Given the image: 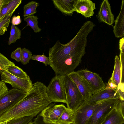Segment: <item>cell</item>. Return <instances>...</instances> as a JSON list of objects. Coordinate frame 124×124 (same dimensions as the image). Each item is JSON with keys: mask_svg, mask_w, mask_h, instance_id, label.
Returning <instances> with one entry per match:
<instances>
[{"mask_svg": "<svg viewBox=\"0 0 124 124\" xmlns=\"http://www.w3.org/2000/svg\"><path fill=\"white\" fill-rule=\"evenodd\" d=\"M92 31L83 24L75 37L66 44L57 41L49 52V65L56 75H68L74 71L85 54L87 36Z\"/></svg>", "mask_w": 124, "mask_h": 124, "instance_id": "1", "label": "cell"}, {"mask_svg": "<svg viewBox=\"0 0 124 124\" xmlns=\"http://www.w3.org/2000/svg\"><path fill=\"white\" fill-rule=\"evenodd\" d=\"M28 95L0 116V122L29 116L34 117L52 102L49 99L43 83L37 81Z\"/></svg>", "mask_w": 124, "mask_h": 124, "instance_id": "2", "label": "cell"}, {"mask_svg": "<svg viewBox=\"0 0 124 124\" xmlns=\"http://www.w3.org/2000/svg\"><path fill=\"white\" fill-rule=\"evenodd\" d=\"M61 76L65 93L67 108L74 111L84 101L76 86L68 75Z\"/></svg>", "mask_w": 124, "mask_h": 124, "instance_id": "3", "label": "cell"}, {"mask_svg": "<svg viewBox=\"0 0 124 124\" xmlns=\"http://www.w3.org/2000/svg\"><path fill=\"white\" fill-rule=\"evenodd\" d=\"M120 99H110L101 101L94 110L86 124H101L116 106Z\"/></svg>", "mask_w": 124, "mask_h": 124, "instance_id": "4", "label": "cell"}, {"mask_svg": "<svg viewBox=\"0 0 124 124\" xmlns=\"http://www.w3.org/2000/svg\"><path fill=\"white\" fill-rule=\"evenodd\" d=\"M46 91L50 101L53 102H62L66 104L64 87L61 76L56 75L51 79Z\"/></svg>", "mask_w": 124, "mask_h": 124, "instance_id": "5", "label": "cell"}, {"mask_svg": "<svg viewBox=\"0 0 124 124\" xmlns=\"http://www.w3.org/2000/svg\"><path fill=\"white\" fill-rule=\"evenodd\" d=\"M28 93L16 88L8 90L0 98V116L19 102Z\"/></svg>", "mask_w": 124, "mask_h": 124, "instance_id": "6", "label": "cell"}, {"mask_svg": "<svg viewBox=\"0 0 124 124\" xmlns=\"http://www.w3.org/2000/svg\"><path fill=\"white\" fill-rule=\"evenodd\" d=\"M1 81L10 84L12 88H16L28 93L32 89L33 84L29 76L26 79L21 78L11 74L5 70H0Z\"/></svg>", "mask_w": 124, "mask_h": 124, "instance_id": "7", "label": "cell"}, {"mask_svg": "<svg viewBox=\"0 0 124 124\" xmlns=\"http://www.w3.org/2000/svg\"><path fill=\"white\" fill-rule=\"evenodd\" d=\"M77 72L87 82L90 88L92 94L105 88L106 85L101 78L97 74L86 69L79 70Z\"/></svg>", "mask_w": 124, "mask_h": 124, "instance_id": "8", "label": "cell"}, {"mask_svg": "<svg viewBox=\"0 0 124 124\" xmlns=\"http://www.w3.org/2000/svg\"><path fill=\"white\" fill-rule=\"evenodd\" d=\"M101 102L92 105L84 101L77 109L74 111V119L72 124H86L94 110Z\"/></svg>", "mask_w": 124, "mask_h": 124, "instance_id": "9", "label": "cell"}, {"mask_svg": "<svg viewBox=\"0 0 124 124\" xmlns=\"http://www.w3.org/2000/svg\"><path fill=\"white\" fill-rule=\"evenodd\" d=\"M66 107L63 104L56 105L51 103L40 113L45 122L56 124Z\"/></svg>", "mask_w": 124, "mask_h": 124, "instance_id": "10", "label": "cell"}, {"mask_svg": "<svg viewBox=\"0 0 124 124\" xmlns=\"http://www.w3.org/2000/svg\"><path fill=\"white\" fill-rule=\"evenodd\" d=\"M75 84L82 96L84 101L92 95L90 87L86 81L77 71H73L68 74Z\"/></svg>", "mask_w": 124, "mask_h": 124, "instance_id": "11", "label": "cell"}, {"mask_svg": "<svg viewBox=\"0 0 124 124\" xmlns=\"http://www.w3.org/2000/svg\"><path fill=\"white\" fill-rule=\"evenodd\" d=\"M114 98L119 99L117 91L105 88L92 94L84 101L90 105H93L107 99Z\"/></svg>", "mask_w": 124, "mask_h": 124, "instance_id": "12", "label": "cell"}, {"mask_svg": "<svg viewBox=\"0 0 124 124\" xmlns=\"http://www.w3.org/2000/svg\"><path fill=\"white\" fill-rule=\"evenodd\" d=\"M96 16L100 22H104L109 25H112L114 23V15L112 12L108 0H104L103 1Z\"/></svg>", "mask_w": 124, "mask_h": 124, "instance_id": "13", "label": "cell"}, {"mask_svg": "<svg viewBox=\"0 0 124 124\" xmlns=\"http://www.w3.org/2000/svg\"><path fill=\"white\" fill-rule=\"evenodd\" d=\"M96 8L95 3L89 0H76L74 11L86 18L90 17L94 14Z\"/></svg>", "mask_w": 124, "mask_h": 124, "instance_id": "14", "label": "cell"}, {"mask_svg": "<svg viewBox=\"0 0 124 124\" xmlns=\"http://www.w3.org/2000/svg\"><path fill=\"white\" fill-rule=\"evenodd\" d=\"M55 7L63 14L72 16L75 12L76 0H53Z\"/></svg>", "mask_w": 124, "mask_h": 124, "instance_id": "15", "label": "cell"}, {"mask_svg": "<svg viewBox=\"0 0 124 124\" xmlns=\"http://www.w3.org/2000/svg\"><path fill=\"white\" fill-rule=\"evenodd\" d=\"M119 101L116 107L107 116L101 124H124V113L120 108L119 105Z\"/></svg>", "mask_w": 124, "mask_h": 124, "instance_id": "16", "label": "cell"}, {"mask_svg": "<svg viewBox=\"0 0 124 124\" xmlns=\"http://www.w3.org/2000/svg\"><path fill=\"white\" fill-rule=\"evenodd\" d=\"M114 22L113 31L115 37L119 38L124 35V0L122 1L120 13Z\"/></svg>", "mask_w": 124, "mask_h": 124, "instance_id": "17", "label": "cell"}, {"mask_svg": "<svg viewBox=\"0 0 124 124\" xmlns=\"http://www.w3.org/2000/svg\"><path fill=\"white\" fill-rule=\"evenodd\" d=\"M22 0H10L3 7L0 15V22L7 15L14 10H16L21 3Z\"/></svg>", "mask_w": 124, "mask_h": 124, "instance_id": "18", "label": "cell"}, {"mask_svg": "<svg viewBox=\"0 0 124 124\" xmlns=\"http://www.w3.org/2000/svg\"><path fill=\"white\" fill-rule=\"evenodd\" d=\"M110 79L118 87L121 83L120 61L119 57L117 55L115 56L113 72Z\"/></svg>", "mask_w": 124, "mask_h": 124, "instance_id": "19", "label": "cell"}, {"mask_svg": "<svg viewBox=\"0 0 124 124\" xmlns=\"http://www.w3.org/2000/svg\"><path fill=\"white\" fill-rule=\"evenodd\" d=\"M74 115V111L66 107L58 119L56 124H72Z\"/></svg>", "mask_w": 124, "mask_h": 124, "instance_id": "20", "label": "cell"}, {"mask_svg": "<svg viewBox=\"0 0 124 124\" xmlns=\"http://www.w3.org/2000/svg\"><path fill=\"white\" fill-rule=\"evenodd\" d=\"M6 70L14 76L21 78L26 79L29 76L26 72L14 63L9 65Z\"/></svg>", "mask_w": 124, "mask_h": 124, "instance_id": "21", "label": "cell"}, {"mask_svg": "<svg viewBox=\"0 0 124 124\" xmlns=\"http://www.w3.org/2000/svg\"><path fill=\"white\" fill-rule=\"evenodd\" d=\"M38 19L37 16L34 15H30L24 18V20L27 23L26 26H30L35 33L39 32L42 30L38 26Z\"/></svg>", "mask_w": 124, "mask_h": 124, "instance_id": "22", "label": "cell"}, {"mask_svg": "<svg viewBox=\"0 0 124 124\" xmlns=\"http://www.w3.org/2000/svg\"><path fill=\"white\" fill-rule=\"evenodd\" d=\"M38 5V3L33 1L29 2L24 5L23 8V17L35 14L37 12L36 8Z\"/></svg>", "mask_w": 124, "mask_h": 124, "instance_id": "23", "label": "cell"}, {"mask_svg": "<svg viewBox=\"0 0 124 124\" xmlns=\"http://www.w3.org/2000/svg\"><path fill=\"white\" fill-rule=\"evenodd\" d=\"M21 34V31L17 27L12 24L8 43V45L16 43L17 40L20 39Z\"/></svg>", "mask_w": 124, "mask_h": 124, "instance_id": "24", "label": "cell"}, {"mask_svg": "<svg viewBox=\"0 0 124 124\" xmlns=\"http://www.w3.org/2000/svg\"><path fill=\"white\" fill-rule=\"evenodd\" d=\"M15 10L11 12L0 22V36L3 35L7 31L10 23L11 17Z\"/></svg>", "mask_w": 124, "mask_h": 124, "instance_id": "25", "label": "cell"}, {"mask_svg": "<svg viewBox=\"0 0 124 124\" xmlns=\"http://www.w3.org/2000/svg\"><path fill=\"white\" fill-rule=\"evenodd\" d=\"M34 117L33 116H29L13 119L6 124H27L32 120Z\"/></svg>", "mask_w": 124, "mask_h": 124, "instance_id": "26", "label": "cell"}, {"mask_svg": "<svg viewBox=\"0 0 124 124\" xmlns=\"http://www.w3.org/2000/svg\"><path fill=\"white\" fill-rule=\"evenodd\" d=\"M32 54L29 50L24 48L22 49V56L21 62L23 65L28 63L31 59Z\"/></svg>", "mask_w": 124, "mask_h": 124, "instance_id": "27", "label": "cell"}, {"mask_svg": "<svg viewBox=\"0 0 124 124\" xmlns=\"http://www.w3.org/2000/svg\"><path fill=\"white\" fill-rule=\"evenodd\" d=\"M14 63L0 53V70H7L9 65Z\"/></svg>", "mask_w": 124, "mask_h": 124, "instance_id": "28", "label": "cell"}, {"mask_svg": "<svg viewBox=\"0 0 124 124\" xmlns=\"http://www.w3.org/2000/svg\"><path fill=\"white\" fill-rule=\"evenodd\" d=\"M31 59L41 62L43 63L46 66L49 65V57H47L44 54L42 55H33Z\"/></svg>", "mask_w": 124, "mask_h": 124, "instance_id": "29", "label": "cell"}, {"mask_svg": "<svg viewBox=\"0 0 124 124\" xmlns=\"http://www.w3.org/2000/svg\"><path fill=\"white\" fill-rule=\"evenodd\" d=\"M22 56V49L19 47L11 53V57L17 62H21Z\"/></svg>", "mask_w": 124, "mask_h": 124, "instance_id": "30", "label": "cell"}, {"mask_svg": "<svg viewBox=\"0 0 124 124\" xmlns=\"http://www.w3.org/2000/svg\"><path fill=\"white\" fill-rule=\"evenodd\" d=\"M119 57L121 72V83H124V53L120 52Z\"/></svg>", "mask_w": 124, "mask_h": 124, "instance_id": "31", "label": "cell"}, {"mask_svg": "<svg viewBox=\"0 0 124 124\" xmlns=\"http://www.w3.org/2000/svg\"><path fill=\"white\" fill-rule=\"evenodd\" d=\"M124 83H121L117 90V94L120 99L124 101Z\"/></svg>", "mask_w": 124, "mask_h": 124, "instance_id": "32", "label": "cell"}, {"mask_svg": "<svg viewBox=\"0 0 124 124\" xmlns=\"http://www.w3.org/2000/svg\"><path fill=\"white\" fill-rule=\"evenodd\" d=\"M34 124H56L48 123L45 122L40 114H38L34 120L33 122Z\"/></svg>", "mask_w": 124, "mask_h": 124, "instance_id": "33", "label": "cell"}, {"mask_svg": "<svg viewBox=\"0 0 124 124\" xmlns=\"http://www.w3.org/2000/svg\"><path fill=\"white\" fill-rule=\"evenodd\" d=\"M8 90L6 84L2 81H0V98Z\"/></svg>", "mask_w": 124, "mask_h": 124, "instance_id": "34", "label": "cell"}, {"mask_svg": "<svg viewBox=\"0 0 124 124\" xmlns=\"http://www.w3.org/2000/svg\"><path fill=\"white\" fill-rule=\"evenodd\" d=\"M21 19L19 15L17 16L14 15L12 18L11 23L13 25L15 26L18 25L21 23Z\"/></svg>", "mask_w": 124, "mask_h": 124, "instance_id": "35", "label": "cell"}, {"mask_svg": "<svg viewBox=\"0 0 124 124\" xmlns=\"http://www.w3.org/2000/svg\"><path fill=\"white\" fill-rule=\"evenodd\" d=\"M117 87L115 84L113 83L109 79L107 83L105 88L110 89L114 90L117 91L118 88Z\"/></svg>", "mask_w": 124, "mask_h": 124, "instance_id": "36", "label": "cell"}, {"mask_svg": "<svg viewBox=\"0 0 124 124\" xmlns=\"http://www.w3.org/2000/svg\"><path fill=\"white\" fill-rule=\"evenodd\" d=\"M119 48L120 52L124 53V37L121 38L119 41Z\"/></svg>", "mask_w": 124, "mask_h": 124, "instance_id": "37", "label": "cell"}, {"mask_svg": "<svg viewBox=\"0 0 124 124\" xmlns=\"http://www.w3.org/2000/svg\"><path fill=\"white\" fill-rule=\"evenodd\" d=\"M10 0H0V15L1 10L5 5L8 3Z\"/></svg>", "mask_w": 124, "mask_h": 124, "instance_id": "38", "label": "cell"}, {"mask_svg": "<svg viewBox=\"0 0 124 124\" xmlns=\"http://www.w3.org/2000/svg\"><path fill=\"white\" fill-rule=\"evenodd\" d=\"M27 124H34L32 121V120L30 121Z\"/></svg>", "mask_w": 124, "mask_h": 124, "instance_id": "39", "label": "cell"}]
</instances>
